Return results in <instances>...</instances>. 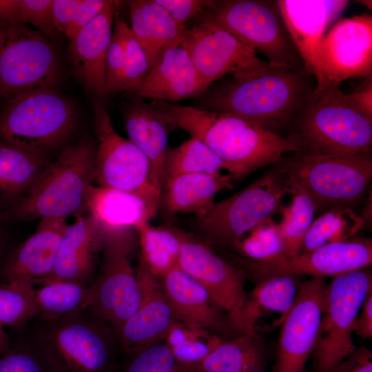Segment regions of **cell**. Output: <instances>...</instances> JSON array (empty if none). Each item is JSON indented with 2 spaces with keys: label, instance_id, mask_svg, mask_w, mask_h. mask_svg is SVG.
I'll list each match as a JSON object with an SVG mask.
<instances>
[{
  "label": "cell",
  "instance_id": "cell-1",
  "mask_svg": "<svg viewBox=\"0 0 372 372\" xmlns=\"http://www.w3.org/2000/svg\"><path fill=\"white\" fill-rule=\"evenodd\" d=\"M316 87V79L306 68L269 63L250 74L228 78L209 87L200 96H203L200 108L237 115L278 134L289 127Z\"/></svg>",
  "mask_w": 372,
  "mask_h": 372
},
{
  "label": "cell",
  "instance_id": "cell-2",
  "mask_svg": "<svg viewBox=\"0 0 372 372\" xmlns=\"http://www.w3.org/2000/svg\"><path fill=\"white\" fill-rule=\"evenodd\" d=\"M149 103L176 128L205 144L234 180L277 163L287 152H293L285 137L237 115L163 101L152 100Z\"/></svg>",
  "mask_w": 372,
  "mask_h": 372
},
{
  "label": "cell",
  "instance_id": "cell-3",
  "mask_svg": "<svg viewBox=\"0 0 372 372\" xmlns=\"http://www.w3.org/2000/svg\"><path fill=\"white\" fill-rule=\"evenodd\" d=\"M285 137L293 154L351 156L371 153L372 118L340 87L315 89Z\"/></svg>",
  "mask_w": 372,
  "mask_h": 372
},
{
  "label": "cell",
  "instance_id": "cell-4",
  "mask_svg": "<svg viewBox=\"0 0 372 372\" xmlns=\"http://www.w3.org/2000/svg\"><path fill=\"white\" fill-rule=\"evenodd\" d=\"M34 318L30 336L52 372H117L118 333L88 307L54 320Z\"/></svg>",
  "mask_w": 372,
  "mask_h": 372
},
{
  "label": "cell",
  "instance_id": "cell-5",
  "mask_svg": "<svg viewBox=\"0 0 372 372\" xmlns=\"http://www.w3.org/2000/svg\"><path fill=\"white\" fill-rule=\"evenodd\" d=\"M96 143L85 136L66 147L50 163L25 196L0 214V223L37 218H67L86 207L89 187L95 178Z\"/></svg>",
  "mask_w": 372,
  "mask_h": 372
},
{
  "label": "cell",
  "instance_id": "cell-6",
  "mask_svg": "<svg viewBox=\"0 0 372 372\" xmlns=\"http://www.w3.org/2000/svg\"><path fill=\"white\" fill-rule=\"evenodd\" d=\"M74 103L57 90L25 94L6 102L0 112V142L48 158L73 132Z\"/></svg>",
  "mask_w": 372,
  "mask_h": 372
},
{
  "label": "cell",
  "instance_id": "cell-7",
  "mask_svg": "<svg viewBox=\"0 0 372 372\" xmlns=\"http://www.w3.org/2000/svg\"><path fill=\"white\" fill-rule=\"evenodd\" d=\"M281 161L288 192H303L316 211L351 208L364 198L372 178L371 152L351 156L293 154Z\"/></svg>",
  "mask_w": 372,
  "mask_h": 372
},
{
  "label": "cell",
  "instance_id": "cell-8",
  "mask_svg": "<svg viewBox=\"0 0 372 372\" xmlns=\"http://www.w3.org/2000/svg\"><path fill=\"white\" fill-rule=\"evenodd\" d=\"M287 193L280 159L240 191L215 203L207 214L196 218L194 227L210 242L236 246L246 234L281 208V200Z\"/></svg>",
  "mask_w": 372,
  "mask_h": 372
},
{
  "label": "cell",
  "instance_id": "cell-9",
  "mask_svg": "<svg viewBox=\"0 0 372 372\" xmlns=\"http://www.w3.org/2000/svg\"><path fill=\"white\" fill-rule=\"evenodd\" d=\"M63 77L59 54L45 35L22 24L0 23V99L57 90Z\"/></svg>",
  "mask_w": 372,
  "mask_h": 372
},
{
  "label": "cell",
  "instance_id": "cell-10",
  "mask_svg": "<svg viewBox=\"0 0 372 372\" xmlns=\"http://www.w3.org/2000/svg\"><path fill=\"white\" fill-rule=\"evenodd\" d=\"M204 14L265 56L270 65L305 68L277 0L215 1Z\"/></svg>",
  "mask_w": 372,
  "mask_h": 372
},
{
  "label": "cell",
  "instance_id": "cell-11",
  "mask_svg": "<svg viewBox=\"0 0 372 372\" xmlns=\"http://www.w3.org/2000/svg\"><path fill=\"white\" fill-rule=\"evenodd\" d=\"M102 260L90 289L91 312L117 333L138 309L141 291L131 262L135 229L101 231Z\"/></svg>",
  "mask_w": 372,
  "mask_h": 372
},
{
  "label": "cell",
  "instance_id": "cell-12",
  "mask_svg": "<svg viewBox=\"0 0 372 372\" xmlns=\"http://www.w3.org/2000/svg\"><path fill=\"white\" fill-rule=\"evenodd\" d=\"M372 290L371 274L360 269L333 277L327 285L313 351L316 372H331L355 349L352 333L361 307Z\"/></svg>",
  "mask_w": 372,
  "mask_h": 372
},
{
  "label": "cell",
  "instance_id": "cell-13",
  "mask_svg": "<svg viewBox=\"0 0 372 372\" xmlns=\"http://www.w3.org/2000/svg\"><path fill=\"white\" fill-rule=\"evenodd\" d=\"M96 136L95 178L98 185L136 194L142 198L154 214L160 197L150 183V165L143 153L113 127L100 101L94 103Z\"/></svg>",
  "mask_w": 372,
  "mask_h": 372
},
{
  "label": "cell",
  "instance_id": "cell-14",
  "mask_svg": "<svg viewBox=\"0 0 372 372\" xmlns=\"http://www.w3.org/2000/svg\"><path fill=\"white\" fill-rule=\"evenodd\" d=\"M181 44L209 87L226 74L239 78L269 64L257 56L254 49L205 14L191 28H187Z\"/></svg>",
  "mask_w": 372,
  "mask_h": 372
},
{
  "label": "cell",
  "instance_id": "cell-15",
  "mask_svg": "<svg viewBox=\"0 0 372 372\" xmlns=\"http://www.w3.org/2000/svg\"><path fill=\"white\" fill-rule=\"evenodd\" d=\"M318 63L316 89L340 87L350 78H371L372 16L338 21L320 41Z\"/></svg>",
  "mask_w": 372,
  "mask_h": 372
},
{
  "label": "cell",
  "instance_id": "cell-16",
  "mask_svg": "<svg viewBox=\"0 0 372 372\" xmlns=\"http://www.w3.org/2000/svg\"><path fill=\"white\" fill-rule=\"evenodd\" d=\"M326 287L322 277H311L299 286L291 307L279 320L273 372H304L316 347Z\"/></svg>",
  "mask_w": 372,
  "mask_h": 372
},
{
  "label": "cell",
  "instance_id": "cell-17",
  "mask_svg": "<svg viewBox=\"0 0 372 372\" xmlns=\"http://www.w3.org/2000/svg\"><path fill=\"white\" fill-rule=\"evenodd\" d=\"M174 229L181 240L178 266L204 287L215 306L228 312L232 324L247 300L242 273L195 236Z\"/></svg>",
  "mask_w": 372,
  "mask_h": 372
},
{
  "label": "cell",
  "instance_id": "cell-18",
  "mask_svg": "<svg viewBox=\"0 0 372 372\" xmlns=\"http://www.w3.org/2000/svg\"><path fill=\"white\" fill-rule=\"evenodd\" d=\"M141 302L118 333L120 352L131 353L165 340L179 323L163 291L160 278L153 274L140 257L136 271Z\"/></svg>",
  "mask_w": 372,
  "mask_h": 372
},
{
  "label": "cell",
  "instance_id": "cell-19",
  "mask_svg": "<svg viewBox=\"0 0 372 372\" xmlns=\"http://www.w3.org/2000/svg\"><path fill=\"white\" fill-rule=\"evenodd\" d=\"M371 263V240L357 238L329 242L293 258L286 257L276 265L257 268L255 273L260 279L276 274L335 277L365 269Z\"/></svg>",
  "mask_w": 372,
  "mask_h": 372
},
{
  "label": "cell",
  "instance_id": "cell-20",
  "mask_svg": "<svg viewBox=\"0 0 372 372\" xmlns=\"http://www.w3.org/2000/svg\"><path fill=\"white\" fill-rule=\"evenodd\" d=\"M120 3L108 0L99 14L69 41L68 54L74 75L86 90L99 99L108 95L106 59Z\"/></svg>",
  "mask_w": 372,
  "mask_h": 372
},
{
  "label": "cell",
  "instance_id": "cell-21",
  "mask_svg": "<svg viewBox=\"0 0 372 372\" xmlns=\"http://www.w3.org/2000/svg\"><path fill=\"white\" fill-rule=\"evenodd\" d=\"M349 3L343 0H277L304 68L316 79L320 41L327 28L340 16Z\"/></svg>",
  "mask_w": 372,
  "mask_h": 372
},
{
  "label": "cell",
  "instance_id": "cell-22",
  "mask_svg": "<svg viewBox=\"0 0 372 372\" xmlns=\"http://www.w3.org/2000/svg\"><path fill=\"white\" fill-rule=\"evenodd\" d=\"M68 225L66 218L40 219L35 231L7 255L0 269V280L35 285L48 278Z\"/></svg>",
  "mask_w": 372,
  "mask_h": 372
},
{
  "label": "cell",
  "instance_id": "cell-23",
  "mask_svg": "<svg viewBox=\"0 0 372 372\" xmlns=\"http://www.w3.org/2000/svg\"><path fill=\"white\" fill-rule=\"evenodd\" d=\"M208 88L187 51L179 43L162 52L136 93L141 99L176 103L200 96Z\"/></svg>",
  "mask_w": 372,
  "mask_h": 372
},
{
  "label": "cell",
  "instance_id": "cell-24",
  "mask_svg": "<svg viewBox=\"0 0 372 372\" xmlns=\"http://www.w3.org/2000/svg\"><path fill=\"white\" fill-rule=\"evenodd\" d=\"M128 139L143 153L150 165V183L160 197L164 184L165 165L170 130L176 128L158 109L141 99L124 113Z\"/></svg>",
  "mask_w": 372,
  "mask_h": 372
},
{
  "label": "cell",
  "instance_id": "cell-25",
  "mask_svg": "<svg viewBox=\"0 0 372 372\" xmlns=\"http://www.w3.org/2000/svg\"><path fill=\"white\" fill-rule=\"evenodd\" d=\"M101 249V233L90 216L76 215L75 221L65 229L52 273L43 280L73 281L90 286L95 278L96 255Z\"/></svg>",
  "mask_w": 372,
  "mask_h": 372
},
{
  "label": "cell",
  "instance_id": "cell-26",
  "mask_svg": "<svg viewBox=\"0 0 372 372\" xmlns=\"http://www.w3.org/2000/svg\"><path fill=\"white\" fill-rule=\"evenodd\" d=\"M160 278L164 294L179 323L208 332L226 326L219 309L207 291L178 265Z\"/></svg>",
  "mask_w": 372,
  "mask_h": 372
},
{
  "label": "cell",
  "instance_id": "cell-27",
  "mask_svg": "<svg viewBox=\"0 0 372 372\" xmlns=\"http://www.w3.org/2000/svg\"><path fill=\"white\" fill-rule=\"evenodd\" d=\"M230 174H185L166 180L161 191L159 207L167 216L194 214L201 217L216 202V196L233 185Z\"/></svg>",
  "mask_w": 372,
  "mask_h": 372
},
{
  "label": "cell",
  "instance_id": "cell-28",
  "mask_svg": "<svg viewBox=\"0 0 372 372\" xmlns=\"http://www.w3.org/2000/svg\"><path fill=\"white\" fill-rule=\"evenodd\" d=\"M86 207L101 231L136 229L155 216L140 196L93 184L87 191Z\"/></svg>",
  "mask_w": 372,
  "mask_h": 372
},
{
  "label": "cell",
  "instance_id": "cell-29",
  "mask_svg": "<svg viewBox=\"0 0 372 372\" xmlns=\"http://www.w3.org/2000/svg\"><path fill=\"white\" fill-rule=\"evenodd\" d=\"M130 29L151 67L166 48L181 43L187 28L154 0L128 1Z\"/></svg>",
  "mask_w": 372,
  "mask_h": 372
},
{
  "label": "cell",
  "instance_id": "cell-30",
  "mask_svg": "<svg viewBox=\"0 0 372 372\" xmlns=\"http://www.w3.org/2000/svg\"><path fill=\"white\" fill-rule=\"evenodd\" d=\"M50 163L0 142V214L25 196Z\"/></svg>",
  "mask_w": 372,
  "mask_h": 372
},
{
  "label": "cell",
  "instance_id": "cell-31",
  "mask_svg": "<svg viewBox=\"0 0 372 372\" xmlns=\"http://www.w3.org/2000/svg\"><path fill=\"white\" fill-rule=\"evenodd\" d=\"M296 275L276 274L260 279L237 318L234 327L242 333L256 334L254 325L263 311H276L284 316L291 307L299 286Z\"/></svg>",
  "mask_w": 372,
  "mask_h": 372
},
{
  "label": "cell",
  "instance_id": "cell-32",
  "mask_svg": "<svg viewBox=\"0 0 372 372\" xmlns=\"http://www.w3.org/2000/svg\"><path fill=\"white\" fill-rule=\"evenodd\" d=\"M265 358V349L258 335L242 333L221 341L198 364L185 366L189 372H258Z\"/></svg>",
  "mask_w": 372,
  "mask_h": 372
},
{
  "label": "cell",
  "instance_id": "cell-33",
  "mask_svg": "<svg viewBox=\"0 0 372 372\" xmlns=\"http://www.w3.org/2000/svg\"><path fill=\"white\" fill-rule=\"evenodd\" d=\"M34 289L35 318L54 320L87 308L90 302V286L66 280H47Z\"/></svg>",
  "mask_w": 372,
  "mask_h": 372
},
{
  "label": "cell",
  "instance_id": "cell-34",
  "mask_svg": "<svg viewBox=\"0 0 372 372\" xmlns=\"http://www.w3.org/2000/svg\"><path fill=\"white\" fill-rule=\"evenodd\" d=\"M135 230L140 257L153 274L160 277L178 265L181 240L174 226L155 227L147 221Z\"/></svg>",
  "mask_w": 372,
  "mask_h": 372
},
{
  "label": "cell",
  "instance_id": "cell-35",
  "mask_svg": "<svg viewBox=\"0 0 372 372\" xmlns=\"http://www.w3.org/2000/svg\"><path fill=\"white\" fill-rule=\"evenodd\" d=\"M363 225L362 217L351 207L327 210L313 220L302 240L298 254L309 253L329 242L349 239Z\"/></svg>",
  "mask_w": 372,
  "mask_h": 372
},
{
  "label": "cell",
  "instance_id": "cell-36",
  "mask_svg": "<svg viewBox=\"0 0 372 372\" xmlns=\"http://www.w3.org/2000/svg\"><path fill=\"white\" fill-rule=\"evenodd\" d=\"M224 169L220 159L200 140L190 137L167 152L164 183L185 174H218Z\"/></svg>",
  "mask_w": 372,
  "mask_h": 372
},
{
  "label": "cell",
  "instance_id": "cell-37",
  "mask_svg": "<svg viewBox=\"0 0 372 372\" xmlns=\"http://www.w3.org/2000/svg\"><path fill=\"white\" fill-rule=\"evenodd\" d=\"M289 193L293 196L291 203L282 207V219L278 226L284 254L290 258L298 255L316 209L313 200L303 192L294 190Z\"/></svg>",
  "mask_w": 372,
  "mask_h": 372
},
{
  "label": "cell",
  "instance_id": "cell-38",
  "mask_svg": "<svg viewBox=\"0 0 372 372\" xmlns=\"http://www.w3.org/2000/svg\"><path fill=\"white\" fill-rule=\"evenodd\" d=\"M34 284L0 280V323L20 327L37 316Z\"/></svg>",
  "mask_w": 372,
  "mask_h": 372
},
{
  "label": "cell",
  "instance_id": "cell-39",
  "mask_svg": "<svg viewBox=\"0 0 372 372\" xmlns=\"http://www.w3.org/2000/svg\"><path fill=\"white\" fill-rule=\"evenodd\" d=\"M165 341L179 363L194 365L202 361L221 340L208 331L177 323Z\"/></svg>",
  "mask_w": 372,
  "mask_h": 372
},
{
  "label": "cell",
  "instance_id": "cell-40",
  "mask_svg": "<svg viewBox=\"0 0 372 372\" xmlns=\"http://www.w3.org/2000/svg\"><path fill=\"white\" fill-rule=\"evenodd\" d=\"M242 238L236 245L258 267L276 265L286 258L278 224L270 218L265 220Z\"/></svg>",
  "mask_w": 372,
  "mask_h": 372
},
{
  "label": "cell",
  "instance_id": "cell-41",
  "mask_svg": "<svg viewBox=\"0 0 372 372\" xmlns=\"http://www.w3.org/2000/svg\"><path fill=\"white\" fill-rule=\"evenodd\" d=\"M53 0H0V23H28L47 36L52 33Z\"/></svg>",
  "mask_w": 372,
  "mask_h": 372
},
{
  "label": "cell",
  "instance_id": "cell-42",
  "mask_svg": "<svg viewBox=\"0 0 372 372\" xmlns=\"http://www.w3.org/2000/svg\"><path fill=\"white\" fill-rule=\"evenodd\" d=\"M124 355L121 372H189L175 359L165 340Z\"/></svg>",
  "mask_w": 372,
  "mask_h": 372
},
{
  "label": "cell",
  "instance_id": "cell-43",
  "mask_svg": "<svg viewBox=\"0 0 372 372\" xmlns=\"http://www.w3.org/2000/svg\"><path fill=\"white\" fill-rule=\"evenodd\" d=\"M114 20V25L121 34L125 50V91L136 92L150 69L149 62L130 27L118 17L117 12Z\"/></svg>",
  "mask_w": 372,
  "mask_h": 372
},
{
  "label": "cell",
  "instance_id": "cell-44",
  "mask_svg": "<svg viewBox=\"0 0 372 372\" xmlns=\"http://www.w3.org/2000/svg\"><path fill=\"white\" fill-rule=\"evenodd\" d=\"M0 372H52L43 355L29 335L12 344L0 355Z\"/></svg>",
  "mask_w": 372,
  "mask_h": 372
},
{
  "label": "cell",
  "instance_id": "cell-45",
  "mask_svg": "<svg viewBox=\"0 0 372 372\" xmlns=\"http://www.w3.org/2000/svg\"><path fill=\"white\" fill-rule=\"evenodd\" d=\"M125 58L121 34L114 25L105 66V84L107 94L125 91Z\"/></svg>",
  "mask_w": 372,
  "mask_h": 372
},
{
  "label": "cell",
  "instance_id": "cell-46",
  "mask_svg": "<svg viewBox=\"0 0 372 372\" xmlns=\"http://www.w3.org/2000/svg\"><path fill=\"white\" fill-rule=\"evenodd\" d=\"M164 8L178 23L187 21L203 14L215 3L212 0H154Z\"/></svg>",
  "mask_w": 372,
  "mask_h": 372
},
{
  "label": "cell",
  "instance_id": "cell-47",
  "mask_svg": "<svg viewBox=\"0 0 372 372\" xmlns=\"http://www.w3.org/2000/svg\"><path fill=\"white\" fill-rule=\"evenodd\" d=\"M108 0H81L73 21L64 33L69 41L103 10Z\"/></svg>",
  "mask_w": 372,
  "mask_h": 372
},
{
  "label": "cell",
  "instance_id": "cell-48",
  "mask_svg": "<svg viewBox=\"0 0 372 372\" xmlns=\"http://www.w3.org/2000/svg\"><path fill=\"white\" fill-rule=\"evenodd\" d=\"M81 0H53L52 22L54 30L64 34L72 23Z\"/></svg>",
  "mask_w": 372,
  "mask_h": 372
},
{
  "label": "cell",
  "instance_id": "cell-49",
  "mask_svg": "<svg viewBox=\"0 0 372 372\" xmlns=\"http://www.w3.org/2000/svg\"><path fill=\"white\" fill-rule=\"evenodd\" d=\"M331 372H372L371 351L365 347H356Z\"/></svg>",
  "mask_w": 372,
  "mask_h": 372
},
{
  "label": "cell",
  "instance_id": "cell-50",
  "mask_svg": "<svg viewBox=\"0 0 372 372\" xmlns=\"http://www.w3.org/2000/svg\"><path fill=\"white\" fill-rule=\"evenodd\" d=\"M358 315L353 332L365 339L372 338V290L366 296Z\"/></svg>",
  "mask_w": 372,
  "mask_h": 372
},
{
  "label": "cell",
  "instance_id": "cell-51",
  "mask_svg": "<svg viewBox=\"0 0 372 372\" xmlns=\"http://www.w3.org/2000/svg\"><path fill=\"white\" fill-rule=\"evenodd\" d=\"M352 102L367 116L372 118V83L363 89L348 94Z\"/></svg>",
  "mask_w": 372,
  "mask_h": 372
},
{
  "label": "cell",
  "instance_id": "cell-52",
  "mask_svg": "<svg viewBox=\"0 0 372 372\" xmlns=\"http://www.w3.org/2000/svg\"><path fill=\"white\" fill-rule=\"evenodd\" d=\"M11 346L12 343L9 337L4 331L3 326L0 323V355L9 351Z\"/></svg>",
  "mask_w": 372,
  "mask_h": 372
},
{
  "label": "cell",
  "instance_id": "cell-53",
  "mask_svg": "<svg viewBox=\"0 0 372 372\" xmlns=\"http://www.w3.org/2000/svg\"><path fill=\"white\" fill-rule=\"evenodd\" d=\"M7 236L3 229L0 225V269L8 255L7 253Z\"/></svg>",
  "mask_w": 372,
  "mask_h": 372
}]
</instances>
